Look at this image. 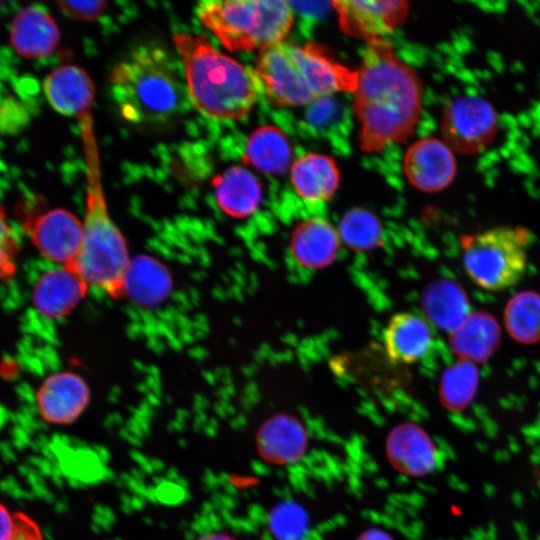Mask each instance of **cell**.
<instances>
[{"label":"cell","instance_id":"obj_1","mask_svg":"<svg viewBox=\"0 0 540 540\" xmlns=\"http://www.w3.org/2000/svg\"><path fill=\"white\" fill-rule=\"evenodd\" d=\"M353 97L362 152L381 153L406 142L422 113L423 83L387 38L366 42Z\"/></svg>","mask_w":540,"mask_h":540},{"label":"cell","instance_id":"obj_2","mask_svg":"<svg viewBox=\"0 0 540 540\" xmlns=\"http://www.w3.org/2000/svg\"><path fill=\"white\" fill-rule=\"evenodd\" d=\"M254 74L260 93L275 107H300L336 93H353L357 69L323 45L283 41L261 51Z\"/></svg>","mask_w":540,"mask_h":540},{"label":"cell","instance_id":"obj_3","mask_svg":"<svg viewBox=\"0 0 540 540\" xmlns=\"http://www.w3.org/2000/svg\"><path fill=\"white\" fill-rule=\"evenodd\" d=\"M78 122L86 163V211L78 253L66 268L76 273L88 287L117 297L123 294L124 278L131 260L124 236L108 212L91 113L79 117Z\"/></svg>","mask_w":540,"mask_h":540},{"label":"cell","instance_id":"obj_4","mask_svg":"<svg viewBox=\"0 0 540 540\" xmlns=\"http://www.w3.org/2000/svg\"><path fill=\"white\" fill-rule=\"evenodd\" d=\"M189 98L205 115L238 120L253 109L260 93L254 71L216 50L201 35L178 33Z\"/></svg>","mask_w":540,"mask_h":540},{"label":"cell","instance_id":"obj_5","mask_svg":"<svg viewBox=\"0 0 540 540\" xmlns=\"http://www.w3.org/2000/svg\"><path fill=\"white\" fill-rule=\"evenodd\" d=\"M111 92L122 116L135 123L163 122L188 104L175 62L162 48L143 45L110 73Z\"/></svg>","mask_w":540,"mask_h":540},{"label":"cell","instance_id":"obj_6","mask_svg":"<svg viewBox=\"0 0 540 540\" xmlns=\"http://www.w3.org/2000/svg\"><path fill=\"white\" fill-rule=\"evenodd\" d=\"M202 24L231 52L263 51L286 40L294 22L284 0H217L198 3Z\"/></svg>","mask_w":540,"mask_h":540},{"label":"cell","instance_id":"obj_7","mask_svg":"<svg viewBox=\"0 0 540 540\" xmlns=\"http://www.w3.org/2000/svg\"><path fill=\"white\" fill-rule=\"evenodd\" d=\"M531 232L521 226H500L462 235L459 243L469 278L478 287L501 291L524 276Z\"/></svg>","mask_w":540,"mask_h":540},{"label":"cell","instance_id":"obj_8","mask_svg":"<svg viewBox=\"0 0 540 540\" xmlns=\"http://www.w3.org/2000/svg\"><path fill=\"white\" fill-rule=\"evenodd\" d=\"M498 116L494 107L479 96H458L444 107L440 122L443 141L453 152L474 155L495 139Z\"/></svg>","mask_w":540,"mask_h":540},{"label":"cell","instance_id":"obj_9","mask_svg":"<svg viewBox=\"0 0 540 540\" xmlns=\"http://www.w3.org/2000/svg\"><path fill=\"white\" fill-rule=\"evenodd\" d=\"M331 4L341 31L366 42L386 38L405 22L410 11L403 0H340Z\"/></svg>","mask_w":540,"mask_h":540},{"label":"cell","instance_id":"obj_10","mask_svg":"<svg viewBox=\"0 0 540 540\" xmlns=\"http://www.w3.org/2000/svg\"><path fill=\"white\" fill-rule=\"evenodd\" d=\"M24 228L47 259L63 267L74 261L81 243L83 224L70 211L56 208L36 216L28 215Z\"/></svg>","mask_w":540,"mask_h":540},{"label":"cell","instance_id":"obj_11","mask_svg":"<svg viewBox=\"0 0 540 540\" xmlns=\"http://www.w3.org/2000/svg\"><path fill=\"white\" fill-rule=\"evenodd\" d=\"M454 152L442 140L428 137L413 142L403 157L408 182L422 192H438L448 187L456 175Z\"/></svg>","mask_w":540,"mask_h":540},{"label":"cell","instance_id":"obj_12","mask_svg":"<svg viewBox=\"0 0 540 540\" xmlns=\"http://www.w3.org/2000/svg\"><path fill=\"white\" fill-rule=\"evenodd\" d=\"M385 450L391 466L409 477L426 476L439 463V451L434 440L421 426L412 422L400 423L390 430Z\"/></svg>","mask_w":540,"mask_h":540},{"label":"cell","instance_id":"obj_13","mask_svg":"<svg viewBox=\"0 0 540 540\" xmlns=\"http://www.w3.org/2000/svg\"><path fill=\"white\" fill-rule=\"evenodd\" d=\"M89 400L90 390L87 384L72 372L49 376L36 395L42 418L56 425L73 423L87 408Z\"/></svg>","mask_w":540,"mask_h":540},{"label":"cell","instance_id":"obj_14","mask_svg":"<svg viewBox=\"0 0 540 540\" xmlns=\"http://www.w3.org/2000/svg\"><path fill=\"white\" fill-rule=\"evenodd\" d=\"M308 441L307 430L300 420L284 413L268 418L255 436L259 456L277 466L298 462L307 450Z\"/></svg>","mask_w":540,"mask_h":540},{"label":"cell","instance_id":"obj_15","mask_svg":"<svg viewBox=\"0 0 540 540\" xmlns=\"http://www.w3.org/2000/svg\"><path fill=\"white\" fill-rule=\"evenodd\" d=\"M10 40L20 56L28 59L42 58L55 50L60 41V31L45 8L30 5L15 15Z\"/></svg>","mask_w":540,"mask_h":540},{"label":"cell","instance_id":"obj_16","mask_svg":"<svg viewBox=\"0 0 540 540\" xmlns=\"http://www.w3.org/2000/svg\"><path fill=\"white\" fill-rule=\"evenodd\" d=\"M43 89L57 112L77 118L90 113L95 89L91 78L81 67H58L45 78Z\"/></svg>","mask_w":540,"mask_h":540},{"label":"cell","instance_id":"obj_17","mask_svg":"<svg viewBox=\"0 0 540 540\" xmlns=\"http://www.w3.org/2000/svg\"><path fill=\"white\" fill-rule=\"evenodd\" d=\"M338 231L323 218H309L292 230L290 250L296 262L310 270L329 266L339 250Z\"/></svg>","mask_w":540,"mask_h":540},{"label":"cell","instance_id":"obj_18","mask_svg":"<svg viewBox=\"0 0 540 540\" xmlns=\"http://www.w3.org/2000/svg\"><path fill=\"white\" fill-rule=\"evenodd\" d=\"M289 171L294 191L306 202L331 200L340 184L339 167L326 154L308 152L294 160Z\"/></svg>","mask_w":540,"mask_h":540},{"label":"cell","instance_id":"obj_19","mask_svg":"<svg viewBox=\"0 0 540 540\" xmlns=\"http://www.w3.org/2000/svg\"><path fill=\"white\" fill-rule=\"evenodd\" d=\"M88 288L76 273L61 266L39 278L33 291V304L46 317L62 318L83 299Z\"/></svg>","mask_w":540,"mask_h":540},{"label":"cell","instance_id":"obj_20","mask_svg":"<svg viewBox=\"0 0 540 540\" xmlns=\"http://www.w3.org/2000/svg\"><path fill=\"white\" fill-rule=\"evenodd\" d=\"M501 332L497 320L488 312L470 313L450 332L449 345L459 359L483 363L500 345Z\"/></svg>","mask_w":540,"mask_h":540},{"label":"cell","instance_id":"obj_21","mask_svg":"<svg viewBox=\"0 0 540 540\" xmlns=\"http://www.w3.org/2000/svg\"><path fill=\"white\" fill-rule=\"evenodd\" d=\"M383 342L390 360L409 364L427 354L432 344V333L423 319L402 312L389 320L383 333Z\"/></svg>","mask_w":540,"mask_h":540},{"label":"cell","instance_id":"obj_22","mask_svg":"<svg viewBox=\"0 0 540 540\" xmlns=\"http://www.w3.org/2000/svg\"><path fill=\"white\" fill-rule=\"evenodd\" d=\"M212 183L219 207L231 217H248L261 203V183L246 168L233 166L217 175Z\"/></svg>","mask_w":540,"mask_h":540},{"label":"cell","instance_id":"obj_23","mask_svg":"<svg viewBox=\"0 0 540 540\" xmlns=\"http://www.w3.org/2000/svg\"><path fill=\"white\" fill-rule=\"evenodd\" d=\"M421 308L430 323L452 332L471 313L464 289L455 281L440 279L430 283L421 296Z\"/></svg>","mask_w":540,"mask_h":540},{"label":"cell","instance_id":"obj_24","mask_svg":"<svg viewBox=\"0 0 540 540\" xmlns=\"http://www.w3.org/2000/svg\"><path fill=\"white\" fill-rule=\"evenodd\" d=\"M293 149L285 132L274 125L255 129L247 139L243 162L256 170L281 175L292 165Z\"/></svg>","mask_w":540,"mask_h":540},{"label":"cell","instance_id":"obj_25","mask_svg":"<svg viewBox=\"0 0 540 540\" xmlns=\"http://www.w3.org/2000/svg\"><path fill=\"white\" fill-rule=\"evenodd\" d=\"M170 289V275L155 259L140 256L130 261L124 278L123 294L148 306L161 302Z\"/></svg>","mask_w":540,"mask_h":540},{"label":"cell","instance_id":"obj_26","mask_svg":"<svg viewBox=\"0 0 540 540\" xmlns=\"http://www.w3.org/2000/svg\"><path fill=\"white\" fill-rule=\"evenodd\" d=\"M508 334L522 344L540 341V293L522 291L511 297L504 309Z\"/></svg>","mask_w":540,"mask_h":540},{"label":"cell","instance_id":"obj_27","mask_svg":"<svg viewBox=\"0 0 540 540\" xmlns=\"http://www.w3.org/2000/svg\"><path fill=\"white\" fill-rule=\"evenodd\" d=\"M479 385L475 363L459 359L448 366L440 379L439 397L449 411L460 412L473 401Z\"/></svg>","mask_w":540,"mask_h":540},{"label":"cell","instance_id":"obj_28","mask_svg":"<svg viewBox=\"0 0 540 540\" xmlns=\"http://www.w3.org/2000/svg\"><path fill=\"white\" fill-rule=\"evenodd\" d=\"M340 240L358 252H368L380 247L382 225L379 218L364 208H352L341 218L338 226Z\"/></svg>","mask_w":540,"mask_h":540},{"label":"cell","instance_id":"obj_29","mask_svg":"<svg viewBox=\"0 0 540 540\" xmlns=\"http://www.w3.org/2000/svg\"><path fill=\"white\" fill-rule=\"evenodd\" d=\"M268 529L277 540H301L308 528V515L294 502L276 504L268 515Z\"/></svg>","mask_w":540,"mask_h":540},{"label":"cell","instance_id":"obj_30","mask_svg":"<svg viewBox=\"0 0 540 540\" xmlns=\"http://www.w3.org/2000/svg\"><path fill=\"white\" fill-rule=\"evenodd\" d=\"M18 248L4 208L0 206V279L8 278L14 274Z\"/></svg>","mask_w":540,"mask_h":540},{"label":"cell","instance_id":"obj_31","mask_svg":"<svg viewBox=\"0 0 540 540\" xmlns=\"http://www.w3.org/2000/svg\"><path fill=\"white\" fill-rule=\"evenodd\" d=\"M57 4L65 15L81 21L97 19L107 7L106 1H60Z\"/></svg>","mask_w":540,"mask_h":540},{"label":"cell","instance_id":"obj_32","mask_svg":"<svg viewBox=\"0 0 540 540\" xmlns=\"http://www.w3.org/2000/svg\"><path fill=\"white\" fill-rule=\"evenodd\" d=\"M13 540H44L34 521L22 513H17V531Z\"/></svg>","mask_w":540,"mask_h":540},{"label":"cell","instance_id":"obj_33","mask_svg":"<svg viewBox=\"0 0 540 540\" xmlns=\"http://www.w3.org/2000/svg\"><path fill=\"white\" fill-rule=\"evenodd\" d=\"M17 531V514L12 515L0 504V540H13Z\"/></svg>","mask_w":540,"mask_h":540},{"label":"cell","instance_id":"obj_34","mask_svg":"<svg viewBox=\"0 0 540 540\" xmlns=\"http://www.w3.org/2000/svg\"><path fill=\"white\" fill-rule=\"evenodd\" d=\"M356 540H394L393 537L384 529L368 528L364 530Z\"/></svg>","mask_w":540,"mask_h":540},{"label":"cell","instance_id":"obj_35","mask_svg":"<svg viewBox=\"0 0 540 540\" xmlns=\"http://www.w3.org/2000/svg\"><path fill=\"white\" fill-rule=\"evenodd\" d=\"M197 540H237L234 536L226 532H213L199 537Z\"/></svg>","mask_w":540,"mask_h":540}]
</instances>
